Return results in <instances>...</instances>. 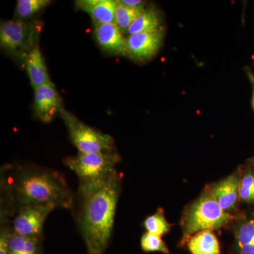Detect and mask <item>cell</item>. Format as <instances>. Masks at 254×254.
<instances>
[{"instance_id": "obj_1", "label": "cell", "mask_w": 254, "mask_h": 254, "mask_svg": "<svg viewBox=\"0 0 254 254\" xmlns=\"http://www.w3.org/2000/svg\"><path fill=\"white\" fill-rule=\"evenodd\" d=\"M1 222L26 205H53L56 208L72 209L73 195L58 172L36 166L17 167L4 174L1 182Z\"/></svg>"}, {"instance_id": "obj_2", "label": "cell", "mask_w": 254, "mask_h": 254, "mask_svg": "<svg viewBox=\"0 0 254 254\" xmlns=\"http://www.w3.org/2000/svg\"><path fill=\"white\" fill-rule=\"evenodd\" d=\"M121 179L114 174L98 189L81 195L78 225L87 254H104L113 233Z\"/></svg>"}, {"instance_id": "obj_3", "label": "cell", "mask_w": 254, "mask_h": 254, "mask_svg": "<svg viewBox=\"0 0 254 254\" xmlns=\"http://www.w3.org/2000/svg\"><path fill=\"white\" fill-rule=\"evenodd\" d=\"M121 160L116 151L68 157L64 164L79 180V194L86 195L103 185L116 173L115 167Z\"/></svg>"}, {"instance_id": "obj_4", "label": "cell", "mask_w": 254, "mask_h": 254, "mask_svg": "<svg viewBox=\"0 0 254 254\" xmlns=\"http://www.w3.org/2000/svg\"><path fill=\"white\" fill-rule=\"evenodd\" d=\"M235 217L225 211L210 191L190 205L182 218L184 240L205 230H218L231 222Z\"/></svg>"}, {"instance_id": "obj_5", "label": "cell", "mask_w": 254, "mask_h": 254, "mask_svg": "<svg viewBox=\"0 0 254 254\" xmlns=\"http://www.w3.org/2000/svg\"><path fill=\"white\" fill-rule=\"evenodd\" d=\"M43 25L36 21L10 20L0 25V45L9 54L23 61L38 46Z\"/></svg>"}, {"instance_id": "obj_6", "label": "cell", "mask_w": 254, "mask_h": 254, "mask_svg": "<svg viewBox=\"0 0 254 254\" xmlns=\"http://www.w3.org/2000/svg\"><path fill=\"white\" fill-rule=\"evenodd\" d=\"M59 114L78 153L92 154L115 151V143L111 136L85 125L64 108L60 110Z\"/></svg>"}, {"instance_id": "obj_7", "label": "cell", "mask_w": 254, "mask_h": 254, "mask_svg": "<svg viewBox=\"0 0 254 254\" xmlns=\"http://www.w3.org/2000/svg\"><path fill=\"white\" fill-rule=\"evenodd\" d=\"M55 208L53 205H36L18 209L11 226L13 233L42 238L47 217Z\"/></svg>"}, {"instance_id": "obj_8", "label": "cell", "mask_w": 254, "mask_h": 254, "mask_svg": "<svg viewBox=\"0 0 254 254\" xmlns=\"http://www.w3.org/2000/svg\"><path fill=\"white\" fill-rule=\"evenodd\" d=\"M165 28L126 37L127 57L136 63L149 61L158 53L165 38Z\"/></svg>"}, {"instance_id": "obj_9", "label": "cell", "mask_w": 254, "mask_h": 254, "mask_svg": "<svg viewBox=\"0 0 254 254\" xmlns=\"http://www.w3.org/2000/svg\"><path fill=\"white\" fill-rule=\"evenodd\" d=\"M34 110L41 122L49 123L63 108L58 92L53 82L34 90Z\"/></svg>"}, {"instance_id": "obj_10", "label": "cell", "mask_w": 254, "mask_h": 254, "mask_svg": "<svg viewBox=\"0 0 254 254\" xmlns=\"http://www.w3.org/2000/svg\"><path fill=\"white\" fill-rule=\"evenodd\" d=\"M94 23V37L97 43L110 55L127 57L126 37L115 23Z\"/></svg>"}, {"instance_id": "obj_11", "label": "cell", "mask_w": 254, "mask_h": 254, "mask_svg": "<svg viewBox=\"0 0 254 254\" xmlns=\"http://www.w3.org/2000/svg\"><path fill=\"white\" fill-rule=\"evenodd\" d=\"M240 180L237 174H233L212 187L210 193L225 211L235 208L240 197Z\"/></svg>"}, {"instance_id": "obj_12", "label": "cell", "mask_w": 254, "mask_h": 254, "mask_svg": "<svg viewBox=\"0 0 254 254\" xmlns=\"http://www.w3.org/2000/svg\"><path fill=\"white\" fill-rule=\"evenodd\" d=\"M75 4L78 9L89 14L93 23L116 24V0H78L75 1Z\"/></svg>"}, {"instance_id": "obj_13", "label": "cell", "mask_w": 254, "mask_h": 254, "mask_svg": "<svg viewBox=\"0 0 254 254\" xmlns=\"http://www.w3.org/2000/svg\"><path fill=\"white\" fill-rule=\"evenodd\" d=\"M23 62L33 89L36 90L43 85L51 82L46 62L39 47L37 46L30 51L25 57Z\"/></svg>"}, {"instance_id": "obj_14", "label": "cell", "mask_w": 254, "mask_h": 254, "mask_svg": "<svg viewBox=\"0 0 254 254\" xmlns=\"http://www.w3.org/2000/svg\"><path fill=\"white\" fill-rule=\"evenodd\" d=\"M163 19L160 11L154 6L145 8L128 30L127 34L132 35L142 32L157 31L163 28Z\"/></svg>"}, {"instance_id": "obj_15", "label": "cell", "mask_w": 254, "mask_h": 254, "mask_svg": "<svg viewBox=\"0 0 254 254\" xmlns=\"http://www.w3.org/2000/svg\"><path fill=\"white\" fill-rule=\"evenodd\" d=\"M191 254H221L218 239L210 230L195 234L188 241Z\"/></svg>"}, {"instance_id": "obj_16", "label": "cell", "mask_w": 254, "mask_h": 254, "mask_svg": "<svg viewBox=\"0 0 254 254\" xmlns=\"http://www.w3.org/2000/svg\"><path fill=\"white\" fill-rule=\"evenodd\" d=\"M42 238L21 236L12 233L8 254H43Z\"/></svg>"}, {"instance_id": "obj_17", "label": "cell", "mask_w": 254, "mask_h": 254, "mask_svg": "<svg viewBox=\"0 0 254 254\" xmlns=\"http://www.w3.org/2000/svg\"><path fill=\"white\" fill-rule=\"evenodd\" d=\"M236 245L240 254H254V218L247 220L237 229Z\"/></svg>"}, {"instance_id": "obj_18", "label": "cell", "mask_w": 254, "mask_h": 254, "mask_svg": "<svg viewBox=\"0 0 254 254\" xmlns=\"http://www.w3.org/2000/svg\"><path fill=\"white\" fill-rule=\"evenodd\" d=\"M117 1V8L115 11V23L123 33H128V28L137 17L144 11L143 7L132 8L125 6Z\"/></svg>"}, {"instance_id": "obj_19", "label": "cell", "mask_w": 254, "mask_h": 254, "mask_svg": "<svg viewBox=\"0 0 254 254\" xmlns=\"http://www.w3.org/2000/svg\"><path fill=\"white\" fill-rule=\"evenodd\" d=\"M143 226L147 232L160 237L168 233L171 227L161 208L158 209L156 213L145 219Z\"/></svg>"}, {"instance_id": "obj_20", "label": "cell", "mask_w": 254, "mask_h": 254, "mask_svg": "<svg viewBox=\"0 0 254 254\" xmlns=\"http://www.w3.org/2000/svg\"><path fill=\"white\" fill-rule=\"evenodd\" d=\"M51 3L50 0H18L16 16L18 20L28 19Z\"/></svg>"}, {"instance_id": "obj_21", "label": "cell", "mask_w": 254, "mask_h": 254, "mask_svg": "<svg viewBox=\"0 0 254 254\" xmlns=\"http://www.w3.org/2000/svg\"><path fill=\"white\" fill-rule=\"evenodd\" d=\"M141 249L145 252H161L170 254L168 247L162 240L161 237L146 232L143 234L141 240Z\"/></svg>"}, {"instance_id": "obj_22", "label": "cell", "mask_w": 254, "mask_h": 254, "mask_svg": "<svg viewBox=\"0 0 254 254\" xmlns=\"http://www.w3.org/2000/svg\"><path fill=\"white\" fill-rule=\"evenodd\" d=\"M240 198L245 202L254 201V173L249 172L240 180Z\"/></svg>"}, {"instance_id": "obj_23", "label": "cell", "mask_w": 254, "mask_h": 254, "mask_svg": "<svg viewBox=\"0 0 254 254\" xmlns=\"http://www.w3.org/2000/svg\"><path fill=\"white\" fill-rule=\"evenodd\" d=\"M13 232L11 225L8 224L1 225L0 230V254H8L10 239Z\"/></svg>"}, {"instance_id": "obj_24", "label": "cell", "mask_w": 254, "mask_h": 254, "mask_svg": "<svg viewBox=\"0 0 254 254\" xmlns=\"http://www.w3.org/2000/svg\"><path fill=\"white\" fill-rule=\"evenodd\" d=\"M121 4L132 8L143 7L145 2L141 0H119Z\"/></svg>"}, {"instance_id": "obj_25", "label": "cell", "mask_w": 254, "mask_h": 254, "mask_svg": "<svg viewBox=\"0 0 254 254\" xmlns=\"http://www.w3.org/2000/svg\"><path fill=\"white\" fill-rule=\"evenodd\" d=\"M245 72L248 76L249 80H250L251 85L252 88V108L254 111V73L250 67L247 66L245 67Z\"/></svg>"}, {"instance_id": "obj_26", "label": "cell", "mask_w": 254, "mask_h": 254, "mask_svg": "<svg viewBox=\"0 0 254 254\" xmlns=\"http://www.w3.org/2000/svg\"></svg>"}, {"instance_id": "obj_27", "label": "cell", "mask_w": 254, "mask_h": 254, "mask_svg": "<svg viewBox=\"0 0 254 254\" xmlns=\"http://www.w3.org/2000/svg\"></svg>"}]
</instances>
